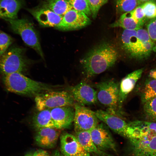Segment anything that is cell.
Listing matches in <instances>:
<instances>
[{
  "mask_svg": "<svg viewBox=\"0 0 156 156\" xmlns=\"http://www.w3.org/2000/svg\"><path fill=\"white\" fill-rule=\"evenodd\" d=\"M129 123V139L136 156H156V122L136 120Z\"/></svg>",
  "mask_w": 156,
  "mask_h": 156,
  "instance_id": "obj_1",
  "label": "cell"
},
{
  "mask_svg": "<svg viewBox=\"0 0 156 156\" xmlns=\"http://www.w3.org/2000/svg\"><path fill=\"white\" fill-rule=\"evenodd\" d=\"M118 57V52L112 44L99 45L81 61L85 75L89 78L105 71L114 64Z\"/></svg>",
  "mask_w": 156,
  "mask_h": 156,
  "instance_id": "obj_2",
  "label": "cell"
},
{
  "mask_svg": "<svg viewBox=\"0 0 156 156\" xmlns=\"http://www.w3.org/2000/svg\"><path fill=\"white\" fill-rule=\"evenodd\" d=\"M3 80L6 89L18 94L36 96L44 91L52 90L49 85L33 80L20 73L5 75Z\"/></svg>",
  "mask_w": 156,
  "mask_h": 156,
  "instance_id": "obj_3",
  "label": "cell"
},
{
  "mask_svg": "<svg viewBox=\"0 0 156 156\" xmlns=\"http://www.w3.org/2000/svg\"><path fill=\"white\" fill-rule=\"evenodd\" d=\"M119 86L118 83L113 79L103 81L96 84L97 100L107 108V112L119 116Z\"/></svg>",
  "mask_w": 156,
  "mask_h": 156,
  "instance_id": "obj_4",
  "label": "cell"
},
{
  "mask_svg": "<svg viewBox=\"0 0 156 156\" xmlns=\"http://www.w3.org/2000/svg\"><path fill=\"white\" fill-rule=\"evenodd\" d=\"M35 101L37 109L40 111L46 109L74 105L75 101L69 92L49 91L36 96Z\"/></svg>",
  "mask_w": 156,
  "mask_h": 156,
  "instance_id": "obj_5",
  "label": "cell"
},
{
  "mask_svg": "<svg viewBox=\"0 0 156 156\" xmlns=\"http://www.w3.org/2000/svg\"><path fill=\"white\" fill-rule=\"evenodd\" d=\"M24 50L12 47L0 56V72L4 75L25 70L28 62L24 56Z\"/></svg>",
  "mask_w": 156,
  "mask_h": 156,
  "instance_id": "obj_6",
  "label": "cell"
},
{
  "mask_svg": "<svg viewBox=\"0 0 156 156\" xmlns=\"http://www.w3.org/2000/svg\"><path fill=\"white\" fill-rule=\"evenodd\" d=\"M7 21L9 22L12 30L21 36L24 42L43 58L38 34L31 22L25 18H17Z\"/></svg>",
  "mask_w": 156,
  "mask_h": 156,
  "instance_id": "obj_7",
  "label": "cell"
},
{
  "mask_svg": "<svg viewBox=\"0 0 156 156\" xmlns=\"http://www.w3.org/2000/svg\"><path fill=\"white\" fill-rule=\"evenodd\" d=\"M74 106L75 132L91 131L98 124L99 119L95 112L78 103Z\"/></svg>",
  "mask_w": 156,
  "mask_h": 156,
  "instance_id": "obj_8",
  "label": "cell"
},
{
  "mask_svg": "<svg viewBox=\"0 0 156 156\" xmlns=\"http://www.w3.org/2000/svg\"><path fill=\"white\" fill-rule=\"evenodd\" d=\"M104 123L99 124L90 131L93 141L97 148L104 152L107 151L116 152L115 142L108 129Z\"/></svg>",
  "mask_w": 156,
  "mask_h": 156,
  "instance_id": "obj_9",
  "label": "cell"
},
{
  "mask_svg": "<svg viewBox=\"0 0 156 156\" xmlns=\"http://www.w3.org/2000/svg\"><path fill=\"white\" fill-rule=\"evenodd\" d=\"M95 112L99 120L105 124L109 128L121 136L129 138L130 130L129 122L107 111L99 110Z\"/></svg>",
  "mask_w": 156,
  "mask_h": 156,
  "instance_id": "obj_10",
  "label": "cell"
},
{
  "mask_svg": "<svg viewBox=\"0 0 156 156\" xmlns=\"http://www.w3.org/2000/svg\"><path fill=\"white\" fill-rule=\"evenodd\" d=\"M91 22L85 14L72 9L63 16L60 23L56 27L64 30H75L88 25Z\"/></svg>",
  "mask_w": 156,
  "mask_h": 156,
  "instance_id": "obj_11",
  "label": "cell"
},
{
  "mask_svg": "<svg viewBox=\"0 0 156 156\" xmlns=\"http://www.w3.org/2000/svg\"><path fill=\"white\" fill-rule=\"evenodd\" d=\"M75 101L81 105H91L97 101V91L86 82L82 81L69 89Z\"/></svg>",
  "mask_w": 156,
  "mask_h": 156,
  "instance_id": "obj_12",
  "label": "cell"
},
{
  "mask_svg": "<svg viewBox=\"0 0 156 156\" xmlns=\"http://www.w3.org/2000/svg\"><path fill=\"white\" fill-rule=\"evenodd\" d=\"M121 40L124 49L131 57L144 58L142 43L138 38L136 30L125 29L122 35Z\"/></svg>",
  "mask_w": 156,
  "mask_h": 156,
  "instance_id": "obj_13",
  "label": "cell"
},
{
  "mask_svg": "<svg viewBox=\"0 0 156 156\" xmlns=\"http://www.w3.org/2000/svg\"><path fill=\"white\" fill-rule=\"evenodd\" d=\"M75 109L72 106H66L51 109L52 118L56 128L61 129L68 128L73 122Z\"/></svg>",
  "mask_w": 156,
  "mask_h": 156,
  "instance_id": "obj_14",
  "label": "cell"
},
{
  "mask_svg": "<svg viewBox=\"0 0 156 156\" xmlns=\"http://www.w3.org/2000/svg\"><path fill=\"white\" fill-rule=\"evenodd\" d=\"M143 70L142 68L135 70L128 74L121 80L119 86L118 108L119 111L121 110L128 95L141 77Z\"/></svg>",
  "mask_w": 156,
  "mask_h": 156,
  "instance_id": "obj_15",
  "label": "cell"
},
{
  "mask_svg": "<svg viewBox=\"0 0 156 156\" xmlns=\"http://www.w3.org/2000/svg\"><path fill=\"white\" fill-rule=\"evenodd\" d=\"M27 10L44 26L56 27L60 23L62 16H60L51 10L44 7L27 9Z\"/></svg>",
  "mask_w": 156,
  "mask_h": 156,
  "instance_id": "obj_16",
  "label": "cell"
},
{
  "mask_svg": "<svg viewBox=\"0 0 156 156\" xmlns=\"http://www.w3.org/2000/svg\"><path fill=\"white\" fill-rule=\"evenodd\" d=\"M36 130L35 140L38 146L46 148H52L55 146L60 135V129L44 128Z\"/></svg>",
  "mask_w": 156,
  "mask_h": 156,
  "instance_id": "obj_17",
  "label": "cell"
},
{
  "mask_svg": "<svg viewBox=\"0 0 156 156\" xmlns=\"http://www.w3.org/2000/svg\"><path fill=\"white\" fill-rule=\"evenodd\" d=\"M60 150L64 156H72L86 151L75 135L63 133L60 135Z\"/></svg>",
  "mask_w": 156,
  "mask_h": 156,
  "instance_id": "obj_18",
  "label": "cell"
},
{
  "mask_svg": "<svg viewBox=\"0 0 156 156\" xmlns=\"http://www.w3.org/2000/svg\"><path fill=\"white\" fill-rule=\"evenodd\" d=\"M24 4V0H0V17L6 21L17 18Z\"/></svg>",
  "mask_w": 156,
  "mask_h": 156,
  "instance_id": "obj_19",
  "label": "cell"
},
{
  "mask_svg": "<svg viewBox=\"0 0 156 156\" xmlns=\"http://www.w3.org/2000/svg\"><path fill=\"white\" fill-rule=\"evenodd\" d=\"M75 132V136L85 151L100 155H108L99 151L96 147L92 139L90 131Z\"/></svg>",
  "mask_w": 156,
  "mask_h": 156,
  "instance_id": "obj_20",
  "label": "cell"
},
{
  "mask_svg": "<svg viewBox=\"0 0 156 156\" xmlns=\"http://www.w3.org/2000/svg\"><path fill=\"white\" fill-rule=\"evenodd\" d=\"M51 109L39 111L32 118L34 126L36 129L44 128H56L51 114Z\"/></svg>",
  "mask_w": 156,
  "mask_h": 156,
  "instance_id": "obj_21",
  "label": "cell"
},
{
  "mask_svg": "<svg viewBox=\"0 0 156 156\" xmlns=\"http://www.w3.org/2000/svg\"><path fill=\"white\" fill-rule=\"evenodd\" d=\"M112 27H120L125 29L137 30L142 26L138 23L133 17L131 11L124 13L118 20L110 25Z\"/></svg>",
  "mask_w": 156,
  "mask_h": 156,
  "instance_id": "obj_22",
  "label": "cell"
},
{
  "mask_svg": "<svg viewBox=\"0 0 156 156\" xmlns=\"http://www.w3.org/2000/svg\"><path fill=\"white\" fill-rule=\"evenodd\" d=\"M42 6L62 16L68 11L73 9L68 0H53L47 1Z\"/></svg>",
  "mask_w": 156,
  "mask_h": 156,
  "instance_id": "obj_23",
  "label": "cell"
},
{
  "mask_svg": "<svg viewBox=\"0 0 156 156\" xmlns=\"http://www.w3.org/2000/svg\"><path fill=\"white\" fill-rule=\"evenodd\" d=\"M156 97V80L151 78L146 82L141 96L144 104L148 100Z\"/></svg>",
  "mask_w": 156,
  "mask_h": 156,
  "instance_id": "obj_24",
  "label": "cell"
},
{
  "mask_svg": "<svg viewBox=\"0 0 156 156\" xmlns=\"http://www.w3.org/2000/svg\"><path fill=\"white\" fill-rule=\"evenodd\" d=\"M143 110L147 119L153 122H156V97L144 103Z\"/></svg>",
  "mask_w": 156,
  "mask_h": 156,
  "instance_id": "obj_25",
  "label": "cell"
},
{
  "mask_svg": "<svg viewBox=\"0 0 156 156\" xmlns=\"http://www.w3.org/2000/svg\"><path fill=\"white\" fill-rule=\"evenodd\" d=\"M139 4L137 0H116L117 9L124 13L132 11Z\"/></svg>",
  "mask_w": 156,
  "mask_h": 156,
  "instance_id": "obj_26",
  "label": "cell"
},
{
  "mask_svg": "<svg viewBox=\"0 0 156 156\" xmlns=\"http://www.w3.org/2000/svg\"><path fill=\"white\" fill-rule=\"evenodd\" d=\"M72 8L83 12L88 16L92 15L88 1L86 0H68Z\"/></svg>",
  "mask_w": 156,
  "mask_h": 156,
  "instance_id": "obj_27",
  "label": "cell"
},
{
  "mask_svg": "<svg viewBox=\"0 0 156 156\" xmlns=\"http://www.w3.org/2000/svg\"><path fill=\"white\" fill-rule=\"evenodd\" d=\"M140 5L147 19L156 18V3L155 2L149 1Z\"/></svg>",
  "mask_w": 156,
  "mask_h": 156,
  "instance_id": "obj_28",
  "label": "cell"
},
{
  "mask_svg": "<svg viewBox=\"0 0 156 156\" xmlns=\"http://www.w3.org/2000/svg\"><path fill=\"white\" fill-rule=\"evenodd\" d=\"M12 42V38L8 34L0 32V56L8 50Z\"/></svg>",
  "mask_w": 156,
  "mask_h": 156,
  "instance_id": "obj_29",
  "label": "cell"
},
{
  "mask_svg": "<svg viewBox=\"0 0 156 156\" xmlns=\"http://www.w3.org/2000/svg\"><path fill=\"white\" fill-rule=\"evenodd\" d=\"M131 12L134 19L142 27L147 19L141 5L137 6Z\"/></svg>",
  "mask_w": 156,
  "mask_h": 156,
  "instance_id": "obj_30",
  "label": "cell"
},
{
  "mask_svg": "<svg viewBox=\"0 0 156 156\" xmlns=\"http://www.w3.org/2000/svg\"><path fill=\"white\" fill-rule=\"evenodd\" d=\"M107 0H88V3L93 18H95L101 7L107 2Z\"/></svg>",
  "mask_w": 156,
  "mask_h": 156,
  "instance_id": "obj_31",
  "label": "cell"
},
{
  "mask_svg": "<svg viewBox=\"0 0 156 156\" xmlns=\"http://www.w3.org/2000/svg\"><path fill=\"white\" fill-rule=\"evenodd\" d=\"M147 31L155 46L156 51V18L151 19L147 24Z\"/></svg>",
  "mask_w": 156,
  "mask_h": 156,
  "instance_id": "obj_32",
  "label": "cell"
},
{
  "mask_svg": "<svg viewBox=\"0 0 156 156\" xmlns=\"http://www.w3.org/2000/svg\"><path fill=\"white\" fill-rule=\"evenodd\" d=\"M32 156H50L49 153L46 151L42 149H39L36 151Z\"/></svg>",
  "mask_w": 156,
  "mask_h": 156,
  "instance_id": "obj_33",
  "label": "cell"
},
{
  "mask_svg": "<svg viewBox=\"0 0 156 156\" xmlns=\"http://www.w3.org/2000/svg\"><path fill=\"white\" fill-rule=\"evenodd\" d=\"M149 76L150 77L156 80V68L152 69L149 72Z\"/></svg>",
  "mask_w": 156,
  "mask_h": 156,
  "instance_id": "obj_34",
  "label": "cell"
},
{
  "mask_svg": "<svg viewBox=\"0 0 156 156\" xmlns=\"http://www.w3.org/2000/svg\"><path fill=\"white\" fill-rule=\"evenodd\" d=\"M72 156H90V155L89 153L85 151Z\"/></svg>",
  "mask_w": 156,
  "mask_h": 156,
  "instance_id": "obj_35",
  "label": "cell"
},
{
  "mask_svg": "<svg viewBox=\"0 0 156 156\" xmlns=\"http://www.w3.org/2000/svg\"><path fill=\"white\" fill-rule=\"evenodd\" d=\"M137 0L139 3V4L141 3H143L145 2L149 1H153V0Z\"/></svg>",
  "mask_w": 156,
  "mask_h": 156,
  "instance_id": "obj_36",
  "label": "cell"
},
{
  "mask_svg": "<svg viewBox=\"0 0 156 156\" xmlns=\"http://www.w3.org/2000/svg\"><path fill=\"white\" fill-rule=\"evenodd\" d=\"M32 153L31 152H28L26 153L24 156H32Z\"/></svg>",
  "mask_w": 156,
  "mask_h": 156,
  "instance_id": "obj_37",
  "label": "cell"
},
{
  "mask_svg": "<svg viewBox=\"0 0 156 156\" xmlns=\"http://www.w3.org/2000/svg\"><path fill=\"white\" fill-rule=\"evenodd\" d=\"M95 156H108V155H100L96 154Z\"/></svg>",
  "mask_w": 156,
  "mask_h": 156,
  "instance_id": "obj_38",
  "label": "cell"
},
{
  "mask_svg": "<svg viewBox=\"0 0 156 156\" xmlns=\"http://www.w3.org/2000/svg\"><path fill=\"white\" fill-rule=\"evenodd\" d=\"M46 0L48 2V1H51L53 0Z\"/></svg>",
  "mask_w": 156,
  "mask_h": 156,
  "instance_id": "obj_39",
  "label": "cell"
},
{
  "mask_svg": "<svg viewBox=\"0 0 156 156\" xmlns=\"http://www.w3.org/2000/svg\"><path fill=\"white\" fill-rule=\"evenodd\" d=\"M153 1H156V0H153ZM155 2V1H154Z\"/></svg>",
  "mask_w": 156,
  "mask_h": 156,
  "instance_id": "obj_40",
  "label": "cell"
},
{
  "mask_svg": "<svg viewBox=\"0 0 156 156\" xmlns=\"http://www.w3.org/2000/svg\"><path fill=\"white\" fill-rule=\"evenodd\" d=\"M87 1H88V0H86Z\"/></svg>",
  "mask_w": 156,
  "mask_h": 156,
  "instance_id": "obj_41",
  "label": "cell"
},
{
  "mask_svg": "<svg viewBox=\"0 0 156 156\" xmlns=\"http://www.w3.org/2000/svg\"></svg>",
  "mask_w": 156,
  "mask_h": 156,
  "instance_id": "obj_42",
  "label": "cell"
}]
</instances>
